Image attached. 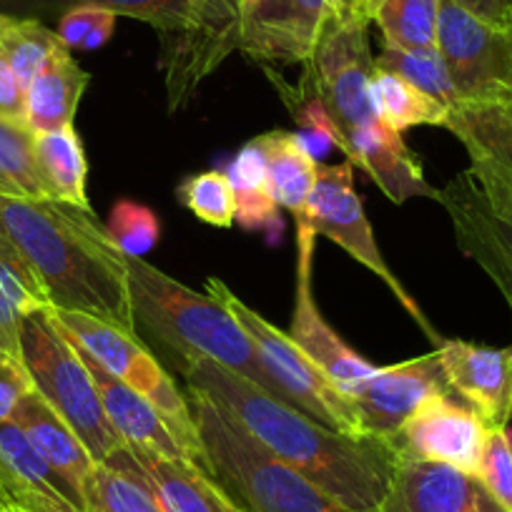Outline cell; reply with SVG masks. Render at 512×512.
Here are the masks:
<instances>
[{
  "instance_id": "6da1fadb",
  "label": "cell",
  "mask_w": 512,
  "mask_h": 512,
  "mask_svg": "<svg viewBox=\"0 0 512 512\" xmlns=\"http://www.w3.org/2000/svg\"><path fill=\"white\" fill-rule=\"evenodd\" d=\"M184 377L189 392L214 402L269 455L307 477L339 505L352 512H379L397 462L387 442L332 430L211 359L184 362Z\"/></svg>"
},
{
  "instance_id": "7a4b0ae2",
  "label": "cell",
  "mask_w": 512,
  "mask_h": 512,
  "mask_svg": "<svg viewBox=\"0 0 512 512\" xmlns=\"http://www.w3.org/2000/svg\"><path fill=\"white\" fill-rule=\"evenodd\" d=\"M0 224L41 274L53 309L91 314L136 334L126 256L93 209L0 194Z\"/></svg>"
},
{
  "instance_id": "3957f363",
  "label": "cell",
  "mask_w": 512,
  "mask_h": 512,
  "mask_svg": "<svg viewBox=\"0 0 512 512\" xmlns=\"http://www.w3.org/2000/svg\"><path fill=\"white\" fill-rule=\"evenodd\" d=\"M470 166L437 189L455 241L512 312V103L457 101L445 123Z\"/></svg>"
},
{
  "instance_id": "277c9868",
  "label": "cell",
  "mask_w": 512,
  "mask_h": 512,
  "mask_svg": "<svg viewBox=\"0 0 512 512\" xmlns=\"http://www.w3.org/2000/svg\"><path fill=\"white\" fill-rule=\"evenodd\" d=\"M126 269L136 324L179 352L184 362L211 359L287 402L246 329L224 304L216 302L209 292L199 294L184 287L146 262L144 256H126Z\"/></svg>"
},
{
  "instance_id": "5b68a950",
  "label": "cell",
  "mask_w": 512,
  "mask_h": 512,
  "mask_svg": "<svg viewBox=\"0 0 512 512\" xmlns=\"http://www.w3.org/2000/svg\"><path fill=\"white\" fill-rule=\"evenodd\" d=\"M136 18L161 38L169 111H179L196 88L239 51L241 0H76Z\"/></svg>"
},
{
  "instance_id": "8992f818",
  "label": "cell",
  "mask_w": 512,
  "mask_h": 512,
  "mask_svg": "<svg viewBox=\"0 0 512 512\" xmlns=\"http://www.w3.org/2000/svg\"><path fill=\"white\" fill-rule=\"evenodd\" d=\"M206 472L244 512H352L282 460L269 455L214 402L189 392Z\"/></svg>"
},
{
  "instance_id": "52a82bcc",
  "label": "cell",
  "mask_w": 512,
  "mask_h": 512,
  "mask_svg": "<svg viewBox=\"0 0 512 512\" xmlns=\"http://www.w3.org/2000/svg\"><path fill=\"white\" fill-rule=\"evenodd\" d=\"M21 359L38 395L73 427L96 462H106L123 440L108 422L86 357L66 337L51 309L33 312L21 324Z\"/></svg>"
},
{
  "instance_id": "ba28073f",
  "label": "cell",
  "mask_w": 512,
  "mask_h": 512,
  "mask_svg": "<svg viewBox=\"0 0 512 512\" xmlns=\"http://www.w3.org/2000/svg\"><path fill=\"white\" fill-rule=\"evenodd\" d=\"M51 317L66 332V337L76 344L78 352L86 354L98 367H103L108 374H113L123 384L141 392L146 400L154 402L161 417L169 422L179 445L184 447L186 457L206 470L204 447H201L191 402L181 395L171 374L156 362L154 354L139 342L134 332H126V329L116 327L106 319L83 312H66V309L51 307Z\"/></svg>"
},
{
  "instance_id": "9c48e42d",
  "label": "cell",
  "mask_w": 512,
  "mask_h": 512,
  "mask_svg": "<svg viewBox=\"0 0 512 512\" xmlns=\"http://www.w3.org/2000/svg\"><path fill=\"white\" fill-rule=\"evenodd\" d=\"M206 292L216 302L224 304L234 314L236 322L246 329L256 352L262 357L264 367L272 374L274 382L279 384V390L284 392L289 405L307 412L309 417L332 427V430L344 432V435L364 437L359 432L357 412H354L349 395H344L337 384L304 354V349L289 337V332L277 329L256 309L241 302L221 279L211 277L206 282Z\"/></svg>"
},
{
  "instance_id": "30bf717a",
  "label": "cell",
  "mask_w": 512,
  "mask_h": 512,
  "mask_svg": "<svg viewBox=\"0 0 512 512\" xmlns=\"http://www.w3.org/2000/svg\"><path fill=\"white\" fill-rule=\"evenodd\" d=\"M369 21L347 11H332L312 56L304 63L302 86L317 96L339 131V151L352 131L379 121L369 83L374 76Z\"/></svg>"
},
{
  "instance_id": "8fae6325",
  "label": "cell",
  "mask_w": 512,
  "mask_h": 512,
  "mask_svg": "<svg viewBox=\"0 0 512 512\" xmlns=\"http://www.w3.org/2000/svg\"><path fill=\"white\" fill-rule=\"evenodd\" d=\"M299 221L312 226L317 236L334 241L339 249L352 256L354 262H359L374 277L382 279L397 297V302L402 304V309L420 324V329L435 344V349L445 342V337L425 317L417 299L410 297L400 279L392 274L390 264L384 262L377 239H374L372 224L367 219V211H364L362 196L354 189V166L349 161H342V164H322L319 161L317 181H314V189L309 194L307 211Z\"/></svg>"
},
{
  "instance_id": "7c38bea8",
  "label": "cell",
  "mask_w": 512,
  "mask_h": 512,
  "mask_svg": "<svg viewBox=\"0 0 512 512\" xmlns=\"http://www.w3.org/2000/svg\"><path fill=\"white\" fill-rule=\"evenodd\" d=\"M437 51L460 101L512 103V23H490L442 0Z\"/></svg>"
},
{
  "instance_id": "4fadbf2b",
  "label": "cell",
  "mask_w": 512,
  "mask_h": 512,
  "mask_svg": "<svg viewBox=\"0 0 512 512\" xmlns=\"http://www.w3.org/2000/svg\"><path fill=\"white\" fill-rule=\"evenodd\" d=\"M490 432L475 410H470L465 402H457L450 392H442L422 402L407 417L392 440V450L397 457L445 462L477 477Z\"/></svg>"
},
{
  "instance_id": "5bb4252c",
  "label": "cell",
  "mask_w": 512,
  "mask_h": 512,
  "mask_svg": "<svg viewBox=\"0 0 512 512\" xmlns=\"http://www.w3.org/2000/svg\"><path fill=\"white\" fill-rule=\"evenodd\" d=\"M450 392L440 354L430 352L392 367H377L349 395L357 412L359 432L392 447L407 417L430 397ZM452 395V392H450Z\"/></svg>"
},
{
  "instance_id": "9a60e30c",
  "label": "cell",
  "mask_w": 512,
  "mask_h": 512,
  "mask_svg": "<svg viewBox=\"0 0 512 512\" xmlns=\"http://www.w3.org/2000/svg\"><path fill=\"white\" fill-rule=\"evenodd\" d=\"M332 0H241L239 51L264 66L307 63Z\"/></svg>"
},
{
  "instance_id": "2e32d148",
  "label": "cell",
  "mask_w": 512,
  "mask_h": 512,
  "mask_svg": "<svg viewBox=\"0 0 512 512\" xmlns=\"http://www.w3.org/2000/svg\"><path fill=\"white\" fill-rule=\"evenodd\" d=\"M314 249H317V234L309 224L297 221V289H294V317L289 337L344 395H352L377 367L354 352L319 312L312 289Z\"/></svg>"
},
{
  "instance_id": "e0dca14e",
  "label": "cell",
  "mask_w": 512,
  "mask_h": 512,
  "mask_svg": "<svg viewBox=\"0 0 512 512\" xmlns=\"http://www.w3.org/2000/svg\"><path fill=\"white\" fill-rule=\"evenodd\" d=\"M447 387L460 402L482 417L490 430L512 422V344H487L445 339L437 347Z\"/></svg>"
},
{
  "instance_id": "ac0fdd59",
  "label": "cell",
  "mask_w": 512,
  "mask_h": 512,
  "mask_svg": "<svg viewBox=\"0 0 512 512\" xmlns=\"http://www.w3.org/2000/svg\"><path fill=\"white\" fill-rule=\"evenodd\" d=\"M379 512H507L477 477L445 462L397 457Z\"/></svg>"
},
{
  "instance_id": "d6986e66",
  "label": "cell",
  "mask_w": 512,
  "mask_h": 512,
  "mask_svg": "<svg viewBox=\"0 0 512 512\" xmlns=\"http://www.w3.org/2000/svg\"><path fill=\"white\" fill-rule=\"evenodd\" d=\"M342 154L344 161L364 171L392 204H405L415 196L437 201V189L427 184L420 159L412 154L402 134L382 121L352 131L344 139Z\"/></svg>"
},
{
  "instance_id": "ffe728a7",
  "label": "cell",
  "mask_w": 512,
  "mask_h": 512,
  "mask_svg": "<svg viewBox=\"0 0 512 512\" xmlns=\"http://www.w3.org/2000/svg\"><path fill=\"white\" fill-rule=\"evenodd\" d=\"M13 422L26 432L43 460L66 482L81 512H88V487H91V477L98 462L93 460L73 427L36 390L18 405Z\"/></svg>"
},
{
  "instance_id": "44dd1931",
  "label": "cell",
  "mask_w": 512,
  "mask_h": 512,
  "mask_svg": "<svg viewBox=\"0 0 512 512\" xmlns=\"http://www.w3.org/2000/svg\"><path fill=\"white\" fill-rule=\"evenodd\" d=\"M0 465L11 505L26 512H81L66 482L13 420L0 422Z\"/></svg>"
},
{
  "instance_id": "7402d4cb",
  "label": "cell",
  "mask_w": 512,
  "mask_h": 512,
  "mask_svg": "<svg viewBox=\"0 0 512 512\" xmlns=\"http://www.w3.org/2000/svg\"><path fill=\"white\" fill-rule=\"evenodd\" d=\"M83 357H86V354H83ZM86 362L88 367H91L93 379H96L98 395H101L108 422H111L113 430L118 432L123 445L131 447V450L151 452V455L186 457L184 447L179 445L176 435L171 432L169 422L161 417V412L156 410L154 402L146 400L141 392H136L134 387L123 384L121 379H116L113 374H108L103 367H98L93 359L86 357ZM186 460H189V457H186Z\"/></svg>"
},
{
  "instance_id": "603a6c76",
  "label": "cell",
  "mask_w": 512,
  "mask_h": 512,
  "mask_svg": "<svg viewBox=\"0 0 512 512\" xmlns=\"http://www.w3.org/2000/svg\"><path fill=\"white\" fill-rule=\"evenodd\" d=\"M131 450V447H128ZM166 512H244L239 502L196 462L131 450Z\"/></svg>"
},
{
  "instance_id": "cb8c5ba5",
  "label": "cell",
  "mask_w": 512,
  "mask_h": 512,
  "mask_svg": "<svg viewBox=\"0 0 512 512\" xmlns=\"http://www.w3.org/2000/svg\"><path fill=\"white\" fill-rule=\"evenodd\" d=\"M51 307L41 274L0 224V349L21 359L23 319Z\"/></svg>"
},
{
  "instance_id": "d4e9b609",
  "label": "cell",
  "mask_w": 512,
  "mask_h": 512,
  "mask_svg": "<svg viewBox=\"0 0 512 512\" xmlns=\"http://www.w3.org/2000/svg\"><path fill=\"white\" fill-rule=\"evenodd\" d=\"M91 76L78 66L66 46L58 48L26 88V123L33 134L73 126L81 96L86 93Z\"/></svg>"
},
{
  "instance_id": "484cf974",
  "label": "cell",
  "mask_w": 512,
  "mask_h": 512,
  "mask_svg": "<svg viewBox=\"0 0 512 512\" xmlns=\"http://www.w3.org/2000/svg\"><path fill=\"white\" fill-rule=\"evenodd\" d=\"M224 174L234 191L236 224L246 231H264L272 239L282 234V206L277 204L272 186H269L267 156H264L262 141H246L236 151Z\"/></svg>"
},
{
  "instance_id": "4316f807",
  "label": "cell",
  "mask_w": 512,
  "mask_h": 512,
  "mask_svg": "<svg viewBox=\"0 0 512 512\" xmlns=\"http://www.w3.org/2000/svg\"><path fill=\"white\" fill-rule=\"evenodd\" d=\"M262 141L264 156H267V174L272 194L282 209L292 211L294 221H299L307 211L309 194L317 181L319 161L304 149L297 131H267L256 136Z\"/></svg>"
},
{
  "instance_id": "83f0119b",
  "label": "cell",
  "mask_w": 512,
  "mask_h": 512,
  "mask_svg": "<svg viewBox=\"0 0 512 512\" xmlns=\"http://www.w3.org/2000/svg\"><path fill=\"white\" fill-rule=\"evenodd\" d=\"M88 512H166L128 447L98 462L88 487Z\"/></svg>"
},
{
  "instance_id": "f1b7e54d",
  "label": "cell",
  "mask_w": 512,
  "mask_h": 512,
  "mask_svg": "<svg viewBox=\"0 0 512 512\" xmlns=\"http://www.w3.org/2000/svg\"><path fill=\"white\" fill-rule=\"evenodd\" d=\"M36 161L51 199L91 209L86 194L88 161L76 128L63 126L36 134Z\"/></svg>"
},
{
  "instance_id": "f546056e",
  "label": "cell",
  "mask_w": 512,
  "mask_h": 512,
  "mask_svg": "<svg viewBox=\"0 0 512 512\" xmlns=\"http://www.w3.org/2000/svg\"><path fill=\"white\" fill-rule=\"evenodd\" d=\"M369 93H372V103L379 121L384 126H390L392 131H397V134H405L415 126L445 128L447 116H450V106L427 96L425 91L407 83L405 78L382 71V68H374Z\"/></svg>"
},
{
  "instance_id": "4dcf8cb0",
  "label": "cell",
  "mask_w": 512,
  "mask_h": 512,
  "mask_svg": "<svg viewBox=\"0 0 512 512\" xmlns=\"http://www.w3.org/2000/svg\"><path fill=\"white\" fill-rule=\"evenodd\" d=\"M0 194L51 199L36 161V134L26 121L0 118Z\"/></svg>"
},
{
  "instance_id": "1f68e13d",
  "label": "cell",
  "mask_w": 512,
  "mask_h": 512,
  "mask_svg": "<svg viewBox=\"0 0 512 512\" xmlns=\"http://www.w3.org/2000/svg\"><path fill=\"white\" fill-rule=\"evenodd\" d=\"M442 0H382L374 13L384 46L427 51L437 48Z\"/></svg>"
},
{
  "instance_id": "d6a6232c",
  "label": "cell",
  "mask_w": 512,
  "mask_h": 512,
  "mask_svg": "<svg viewBox=\"0 0 512 512\" xmlns=\"http://www.w3.org/2000/svg\"><path fill=\"white\" fill-rule=\"evenodd\" d=\"M63 46L56 31L31 18L0 16V56L6 58L23 88L43 71L53 53Z\"/></svg>"
},
{
  "instance_id": "836d02e7",
  "label": "cell",
  "mask_w": 512,
  "mask_h": 512,
  "mask_svg": "<svg viewBox=\"0 0 512 512\" xmlns=\"http://www.w3.org/2000/svg\"><path fill=\"white\" fill-rule=\"evenodd\" d=\"M374 66L382 71H390L395 76L405 78L415 88L425 91L427 96L437 98L445 106H455L457 98L455 86L450 81L445 61H442L437 48H427V51H407V48L382 46V51L374 56Z\"/></svg>"
},
{
  "instance_id": "e575fe53",
  "label": "cell",
  "mask_w": 512,
  "mask_h": 512,
  "mask_svg": "<svg viewBox=\"0 0 512 512\" xmlns=\"http://www.w3.org/2000/svg\"><path fill=\"white\" fill-rule=\"evenodd\" d=\"M176 199L204 224L229 229L234 224V191L224 171H201L191 174L176 186Z\"/></svg>"
},
{
  "instance_id": "d590c367",
  "label": "cell",
  "mask_w": 512,
  "mask_h": 512,
  "mask_svg": "<svg viewBox=\"0 0 512 512\" xmlns=\"http://www.w3.org/2000/svg\"><path fill=\"white\" fill-rule=\"evenodd\" d=\"M106 231L121 254L144 256L159 244L161 221L149 206L136 204V201H118L108 216Z\"/></svg>"
},
{
  "instance_id": "8d00e7d4",
  "label": "cell",
  "mask_w": 512,
  "mask_h": 512,
  "mask_svg": "<svg viewBox=\"0 0 512 512\" xmlns=\"http://www.w3.org/2000/svg\"><path fill=\"white\" fill-rule=\"evenodd\" d=\"M116 18V13L106 11V8L76 3L63 13L56 33L68 51H96V48L106 46L108 38L113 36Z\"/></svg>"
},
{
  "instance_id": "74e56055",
  "label": "cell",
  "mask_w": 512,
  "mask_h": 512,
  "mask_svg": "<svg viewBox=\"0 0 512 512\" xmlns=\"http://www.w3.org/2000/svg\"><path fill=\"white\" fill-rule=\"evenodd\" d=\"M477 480L502 510L512 512V442L507 427L490 432Z\"/></svg>"
},
{
  "instance_id": "f35d334b",
  "label": "cell",
  "mask_w": 512,
  "mask_h": 512,
  "mask_svg": "<svg viewBox=\"0 0 512 512\" xmlns=\"http://www.w3.org/2000/svg\"><path fill=\"white\" fill-rule=\"evenodd\" d=\"M36 390L23 359L0 349V422L13 420L18 405Z\"/></svg>"
},
{
  "instance_id": "ab89813d",
  "label": "cell",
  "mask_w": 512,
  "mask_h": 512,
  "mask_svg": "<svg viewBox=\"0 0 512 512\" xmlns=\"http://www.w3.org/2000/svg\"><path fill=\"white\" fill-rule=\"evenodd\" d=\"M0 118L26 121V88L21 86L3 56H0Z\"/></svg>"
},
{
  "instance_id": "60d3db41",
  "label": "cell",
  "mask_w": 512,
  "mask_h": 512,
  "mask_svg": "<svg viewBox=\"0 0 512 512\" xmlns=\"http://www.w3.org/2000/svg\"><path fill=\"white\" fill-rule=\"evenodd\" d=\"M452 3L490 23H500V26L512 23V0H452Z\"/></svg>"
},
{
  "instance_id": "b9f144b4",
  "label": "cell",
  "mask_w": 512,
  "mask_h": 512,
  "mask_svg": "<svg viewBox=\"0 0 512 512\" xmlns=\"http://www.w3.org/2000/svg\"><path fill=\"white\" fill-rule=\"evenodd\" d=\"M379 3H382V0H354L352 13H357V16L367 18V21L372 23L374 13H377V8H379Z\"/></svg>"
},
{
  "instance_id": "7bdbcfd3",
  "label": "cell",
  "mask_w": 512,
  "mask_h": 512,
  "mask_svg": "<svg viewBox=\"0 0 512 512\" xmlns=\"http://www.w3.org/2000/svg\"><path fill=\"white\" fill-rule=\"evenodd\" d=\"M354 0H332V11H347L352 13Z\"/></svg>"
},
{
  "instance_id": "ee69618b",
  "label": "cell",
  "mask_w": 512,
  "mask_h": 512,
  "mask_svg": "<svg viewBox=\"0 0 512 512\" xmlns=\"http://www.w3.org/2000/svg\"><path fill=\"white\" fill-rule=\"evenodd\" d=\"M6 507H11V502H8V497L0 492V510H6Z\"/></svg>"
},
{
  "instance_id": "f6af8a7d",
  "label": "cell",
  "mask_w": 512,
  "mask_h": 512,
  "mask_svg": "<svg viewBox=\"0 0 512 512\" xmlns=\"http://www.w3.org/2000/svg\"><path fill=\"white\" fill-rule=\"evenodd\" d=\"M0 512H26V510H21V507L11 505V507H6V510H0Z\"/></svg>"
},
{
  "instance_id": "bcb514c9",
  "label": "cell",
  "mask_w": 512,
  "mask_h": 512,
  "mask_svg": "<svg viewBox=\"0 0 512 512\" xmlns=\"http://www.w3.org/2000/svg\"><path fill=\"white\" fill-rule=\"evenodd\" d=\"M0 492H3V465H0ZM6 495V492H3Z\"/></svg>"
},
{
  "instance_id": "7dc6e473",
  "label": "cell",
  "mask_w": 512,
  "mask_h": 512,
  "mask_svg": "<svg viewBox=\"0 0 512 512\" xmlns=\"http://www.w3.org/2000/svg\"><path fill=\"white\" fill-rule=\"evenodd\" d=\"M507 435H510V442H512V430H510V427H507Z\"/></svg>"
}]
</instances>
